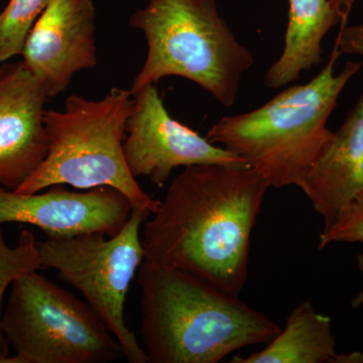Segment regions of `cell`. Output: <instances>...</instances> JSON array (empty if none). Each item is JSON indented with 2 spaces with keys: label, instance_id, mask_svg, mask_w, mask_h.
<instances>
[{
  "label": "cell",
  "instance_id": "6da1fadb",
  "mask_svg": "<svg viewBox=\"0 0 363 363\" xmlns=\"http://www.w3.org/2000/svg\"><path fill=\"white\" fill-rule=\"evenodd\" d=\"M269 188L250 167H187L145 223V260L178 267L240 295L247 279L252 229Z\"/></svg>",
  "mask_w": 363,
  "mask_h": 363
},
{
  "label": "cell",
  "instance_id": "7a4b0ae2",
  "mask_svg": "<svg viewBox=\"0 0 363 363\" xmlns=\"http://www.w3.org/2000/svg\"><path fill=\"white\" fill-rule=\"evenodd\" d=\"M138 283L149 363H218L241 348L271 342L281 330L238 296L178 267L145 260Z\"/></svg>",
  "mask_w": 363,
  "mask_h": 363
},
{
  "label": "cell",
  "instance_id": "3957f363",
  "mask_svg": "<svg viewBox=\"0 0 363 363\" xmlns=\"http://www.w3.org/2000/svg\"><path fill=\"white\" fill-rule=\"evenodd\" d=\"M340 56L334 47L328 64L307 84L286 88L255 111L222 117L205 138L242 157L269 187L300 188L333 135L326 124L339 95L362 67L350 61L335 75Z\"/></svg>",
  "mask_w": 363,
  "mask_h": 363
},
{
  "label": "cell",
  "instance_id": "277c9868",
  "mask_svg": "<svg viewBox=\"0 0 363 363\" xmlns=\"http://www.w3.org/2000/svg\"><path fill=\"white\" fill-rule=\"evenodd\" d=\"M133 111L130 90L121 88H112L99 100L71 95L63 111H45L47 155L14 192L33 194L56 185L80 190L106 186L123 193L133 209L156 213L161 201L138 185L124 157Z\"/></svg>",
  "mask_w": 363,
  "mask_h": 363
},
{
  "label": "cell",
  "instance_id": "5b68a950",
  "mask_svg": "<svg viewBox=\"0 0 363 363\" xmlns=\"http://www.w3.org/2000/svg\"><path fill=\"white\" fill-rule=\"evenodd\" d=\"M130 25L147 43L131 94L176 76L199 85L223 106L235 104L255 58L221 18L216 0H150L130 16Z\"/></svg>",
  "mask_w": 363,
  "mask_h": 363
},
{
  "label": "cell",
  "instance_id": "8992f818",
  "mask_svg": "<svg viewBox=\"0 0 363 363\" xmlns=\"http://www.w3.org/2000/svg\"><path fill=\"white\" fill-rule=\"evenodd\" d=\"M2 332L14 355L0 363H108L123 346L89 305L38 271L11 285Z\"/></svg>",
  "mask_w": 363,
  "mask_h": 363
},
{
  "label": "cell",
  "instance_id": "52a82bcc",
  "mask_svg": "<svg viewBox=\"0 0 363 363\" xmlns=\"http://www.w3.org/2000/svg\"><path fill=\"white\" fill-rule=\"evenodd\" d=\"M150 212L133 209L118 233L80 234L37 240L42 269L58 272L59 278L82 294L107 328L123 346L130 363H149L124 317V305L131 281L143 262L145 250L140 227Z\"/></svg>",
  "mask_w": 363,
  "mask_h": 363
},
{
  "label": "cell",
  "instance_id": "ba28073f",
  "mask_svg": "<svg viewBox=\"0 0 363 363\" xmlns=\"http://www.w3.org/2000/svg\"><path fill=\"white\" fill-rule=\"evenodd\" d=\"M133 96V111L123 150L126 164L135 179L147 177L150 183L162 187L179 167L208 164L250 167L235 152L217 147L169 116L156 86H145Z\"/></svg>",
  "mask_w": 363,
  "mask_h": 363
},
{
  "label": "cell",
  "instance_id": "9c48e42d",
  "mask_svg": "<svg viewBox=\"0 0 363 363\" xmlns=\"http://www.w3.org/2000/svg\"><path fill=\"white\" fill-rule=\"evenodd\" d=\"M45 190L20 194L0 186V225L32 224L48 238L89 233L111 238L123 229L133 212L130 200L112 187L77 192L56 185Z\"/></svg>",
  "mask_w": 363,
  "mask_h": 363
},
{
  "label": "cell",
  "instance_id": "30bf717a",
  "mask_svg": "<svg viewBox=\"0 0 363 363\" xmlns=\"http://www.w3.org/2000/svg\"><path fill=\"white\" fill-rule=\"evenodd\" d=\"M95 20L92 0H52L35 21L21 62L49 98L63 93L79 71L98 66Z\"/></svg>",
  "mask_w": 363,
  "mask_h": 363
},
{
  "label": "cell",
  "instance_id": "8fae6325",
  "mask_svg": "<svg viewBox=\"0 0 363 363\" xmlns=\"http://www.w3.org/2000/svg\"><path fill=\"white\" fill-rule=\"evenodd\" d=\"M45 88L23 62L0 67V186L16 190L47 155Z\"/></svg>",
  "mask_w": 363,
  "mask_h": 363
},
{
  "label": "cell",
  "instance_id": "7c38bea8",
  "mask_svg": "<svg viewBox=\"0 0 363 363\" xmlns=\"http://www.w3.org/2000/svg\"><path fill=\"white\" fill-rule=\"evenodd\" d=\"M300 189L324 219L323 230L333 225L344 208L363 192V93L320 152Z\"/></svg>",
  "mask_w": 363,
  "mask_h": 363
},
{
  "label": "cell",
  "instance_id": "4fadbf2b",
  "mask_svg": "<svg viewBox=\"0 0 363 363\" xmlns=\"http://www.w3.org/2000/svg\"><path fill=\"white\" fill-rule=\"evenodd\" d=\"M289 21L281 57L264 76V85L279 89L297 82L303 72L322 63V42L340 14L330 0H289Z\"/></svg>",
  "mask_w": 363,
  "mask_h": 363
},
{
  "label": "cell",
  "instance_id": "5bb4252c",
  "mask_svg": "<svg viewBox=\"0 0 363 363\" xmlns=\"http://www.w3.org/2000/svg\"><path fill=\"white\" fill-rule=\"evenodd\" d=\"M330 317L302 303L289 315L286 327L264 350L250 357H234L231 363H334L338 353Z\"/></svg>",
  "mask_w": 363,
  "mask_h": 363
},
{
  "label": "cell",
  "instance_id": "9a60e30c",
  "mask_svg": "<svg viewBox=\"0 0 363 363\" xmlns=\"http://www.w3.org/2000/svg\"><path fill=\"white\" fill-rule=\"evenodd\" d=\"M40 269L37 240L30 231H21L18 245L11 247L7 245L0 229V362L9 357V344L1 327L2 300L6 289L23 274Z\"/></svg>",
  "mask_w": 363,
  "mask_h": 363
},
{
  "label": "cell",
  "instance_id": "2e32d148",
  "mask_svg": "<svg viewBox=\"0 0 363 363\" xmlns=\"http://www.w3.org/2000/svg\"><path fill=\"white\" fill-rule=\"evenodd\" d=\"M52 0H9L0 13V64L21 56L26 38Z\"/></svg>",
  "mask_w": 363,
  "mask_h": 363
},
{
  "label": "cell",
  "instance_id": "e0dca14e",
  "mask_svg": "<svg viewBox=\"0 0 363 363\" xmlns=\"http://www.w3.org/2000/svg\"><path fill=\"white\" fill-rule=\"evenodd\" d=\"M334 242L363 243V192L344 208L333 225L320 233V250Z\"/></svg>",
  "mask_w": 363,
  "mask_h": 363
},
{
  "label": "cell",
  "instance_id": "ac0fdd59",
  "mask_svg": "<svg viewBox=\"0 0 363 363\" xmlns=\"http://www.w3.org/2000/svg\"><path fill=\"white\" fill-rule=\"evenodd\" d=\"M334 47L341 55L363 56V25L340 26Z\"/></svg>",
  "mask_w": 363,
  "mask_h": 363
},
{
  "label": "cell",
  "instance_id": "d6986e66",
  "mask_svg": "<svg viewBox=\"0 0 363 363\" xmlns=\"http://www.w3.org/2000/svg\"><path fill=\"white\" fill-rule=\"evenodd\" d=\"M332 6L341 16L340 26L347 25L348 18L355 0H330Z\"/></svg>",
  "mask_w": 363,
  "mask_h": 363
},
{
  "label": "cell",
  "instance_id": "ffe728a7",
  "mask_svg": "<svg viewBox=\"0 0 363 363\" xmlns=\"http://www.w3.org/2000/svg\"><path fill=\"white\" fill-rule=\"evenodd\" d=\"M334 363H363V352L350 353V354H338Z\"/></svg>",
  "mask_w": 363,
  "mask_h": 363
},
{
  "label": "cell",
  "instance_id": "44dd1931",
  "mask_svg": "<svg viewBox=\"0 0 363 363\" xmlns=\"http://www.w3.org/2000/svg\"><path fill=\"white\" fill-rule=\"evenodd\" d=\"M357 266L359 267L360 272L363 274V255H358ZM351 305H352V307L355 308V309L363 307V290L362 292L358 294L357 297L352 298V301H351Z\"/></svg>",
  "mask_w": 363,
  "mask_h": 363
}]
</instances>
